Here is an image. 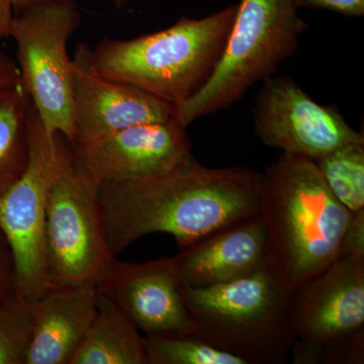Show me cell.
<instances>
[{
    "mask_svg": "<svg viewBox=\"0 0 364 364\" xmlns=\"http://www.w3.org/2000/svg\"><path fill=\"white\" fill-rule=\"evenodd\" d=\"M263 173L245 166L210 168L196 158L158 176L100 184L105 239L114 257L139 239L171 235L188 248L259 215Z\"/></svg>",
    "mask_w": 364,
    "mask_h": 364,
    "instance_id": "cell-1",
    "label": "cell"
},
{
    "mask_svg": "<svg viewBox=\"0 0 364 364\" xmlns=\"http://www.w3.org/2000/svg\"><path fill=\"white\" fill-rule=\"evenodd\" d=\"M351 213L310 158L282 153L263 173L259 217L268 272L294 294L338 258Z\"/></svg>",
    "mask_w": 364,
    "mask_h": 364,
    "instance_id": "cell-2",
    "label": "cell"
},
{
    "mask_svg": "<svg viewBox=\"0 0 364 364\" xmlns=\"http://www.w3.org/2000/svg\"><path fill=\"white\" fill-rule=\"evenodd\" d=\"M237 6L203 18L181 16L159 32L102 41L90 51L97 73L177 107L205 85L221 58Z\"/></svg>",
    "mask_w": 364,
    "mask_h": 364,
    "instance_id": "cell-3",
    "label": "cell"
},
{
    "mask_svg": "<svg viewBox=\"0 0 364 364\" xmlns=\"http://www.w3.org/2000/svg\"><path fill=\"white\" fill-rule=\"evenodd\" d=\"M196 336L246 364L287 363L296 339L294 294L268 269L208 287H181Z\"/></svg>",
    "mask_w": 364,
    "mask_h": 364,
    "instance_id": "cell-4",
    "label": "cell"
},
{
    "mask_svg": "<svg viewBox=\"0 0 364 364\" xmlns=\"http://www.w3.org/2000/svg\"><path fill=\"white\" fill-rule=\"evenodd\" d=\"M306 30L296 0H240L221 58L205 85L176 107V121L188 128L236 104L296 54Z\"/></svg>",
    "mask_w": 364,
    "mask_h": 364,
    "instance_id": "cell-5",
    "label": "cell"
},
{
    "mask_svg": "<svg viewBox=\"0 0 364 364\" xmlns=\"http://www.w3.org/2000/svg\"><path fill=\"white\" fill-rule=\"evenodd\" d=\"M56 160L46 210V249L53 287L97 284L114 259L105 239L100 182L73 144L56 133Z\"/></svg>",
    "mask_w": 364,
    "mask_h": 364,
    "instance_id": "cell-6",
    "label": "cell"
},
{
    "mask_svg": "<svg viewBox=\"0 0 364 364\" xmlns=\"http://www.w3.org/2000/svg\"><path fill=\"white\" fill-rule=\"evenodd\" d=\"M80 23L72 0H46L14 18L11 36L18 46L21 80L46 133L75 140L73 63L69 39Z\"/></svg>",
    "mask_w": 364,
    "mask_h": 364,
    "instance_id": "cell-7",
    "label": "cell"
},
{
    "mask_svg": "<svg viewBox=\"0 0 364 364\" xmlns=\"http://www.w3.org/2000/svg\"><path fill=\"white\" fill-rule=\"evenodd\" d=\"M56 153V134L46 133L31 100L28 164L23 174L0 193V231L11 250L14 289L31 301H37L52 289L46 210Z\"/></svg>",
    "mask_w": 364,
    "mask_h": 364,
    "instance_id": "cell-8",
    "label": "cell"
},
{
    "mask_svg": "<svg viewBox=\"0 0 364 364\" xmlns=\"http://www.w3.org/2000/svg\"><path fill=\"white\" fill-rule=\"evenodd\" d=\"M261 142L316 160L349 143L364 142L335 107L318 104L289 76L263 81L253 109Z\"/></svg>",
    "mask_w": 364,
    "mask_h": 364,
    "instance_id": "cell-9",
    "label": "cell"
},
{
    "mask_svg": "<svg viewBox=\"0 0 364 364\" xmlns=\"http://www.w3.org/2000/svg\"><path fill=\"white\" fill-rule=\"evenodd\" d=\"M95 287L145 336L195 332L193 317L182 301L181 277L174 257L141 263L124 262L114 257Z\"/></svg>",
    "mask_w": 364,
    "mask_h": 364,
    "instance_id": "cell-10",
    "label": "cell"
},
{
    "mask_svg": "<svg viewBox=\"0 0 364 364\" xmlns=\"http://www.w3.org/2000/svg\"><path fill=\"white\" fill-rule=\"evenodd\" d=\"M90 47L80 44L73 63L75 145H85L117 131L176 119V107L135 86L97 73Z\"/></svg>",
    "mask_w": 364,
    "mask_h": 364,
    "instance_id": "cell-11",
    "label": "cell"
},
{
    "mask_svg": "<svg viewBox=\"0 0 364 364\" xmlns=\"http://www.w3.org/2000/svg\"><path fill=\"white\" fill-rule=\"evenodd\" d=\"M73 146L100 182L158 176L195 158L186 128L176 119L136 124L95 142Z\"/></svg>",
    "mask_w": 364,
    "mask_h": 364,
    "instance_id": "cell-12",
    "label": "cell"
},
{
    "mask_svg": "<svg viewBox=\"0 0 364 364\" xmlns=\"http://www.w3.org/2000/svg\"><path fill=\"white\" fill-rule=\"evenodd\" d=\"M296 338L325 344L364 330V256H340L294 294Z\"/></svg>",
    "mask_w": 364,
    "mask_h": 364,
    "instance_id": "cell-13",
    "label": "cell"
},
{
    "mask_svg": "<svg viewBox=\"0 0 364 364\" xmlns=\"http://www.w3.org/2000/svg\"><path fill=\"white\" fill-rule=\"evenodd\" d=\"M259 215L208 235L173 256L182 286L208 287L267 269Z\"/></svg>",
    "mask_w": 364,
    "mask_h": 364,
    "instance_id": "cell-14",
    "label": "cell"
},
{
    "mask_svg": "<svg viewBox=\"0 0 364 364\" xmlns=\"http://www.w3.org/2000/svg\"><path fill=\"white\" fill-rule=\"evenodd\" d=\"M95 284L53 287L35 301V330L26 364H70L97 313Z\"/></svg>",
    "mask_w": 364,
    "mask_h": 364,
    "instance_id": "cell-15",
    "label": "cell"
},
{
    "mask_svg": "<svg viewBox=\"0 0 364 364\" xmlns=\"http://www.w3.org/2000/svg\"><path fill=\"white\" fill-rule=\"evenodd\" d=\"M70 364H148L144 337L114 301L97 291V313Z\"/></svg>",
    "mask_w": 364,
    "mask_h": 364,
    "instance_id": "cell-16",
    "label": "cell"
},
{
    "mask_svg": "<svg viewBox=\"0 0 364 364\" xmlns=\"http://www.w3.org/2000/svg\"><path fill=\"white\" fill-rule=\"evenodd\" d=\"M31 98L21 80L0 90V176L11 186L28 161Z\"/></svg>",
    "mask_w": 364,
    "mask_h": 364,
    "instance_id": "cell-17",
    "label": "cell"
},
{
    "mask_svg": "<svg viewBox=\"0 0 364 364\" xmlns=\"http://www.w3.org/2000/svg\"><path fill=\"white\" fill-rule=\"evenodd\" d=\"M313 161L333 196L351 214L364 210V142L347 144Z\"/></svg>",
    "mask_w": 364,
    "mask_h": 364,
    "instance_id": "cell-18",
    "label": "cell"
},
{
    "mask_svg": "<svg viewBox=\"0 0 364 364\" xmlns=\"http://www.w3.org/2000/svg\"><path fill=\"white\" fill-rule=\"evenodd\" d=\"M148 364H246L193 334L144 336Z\"/></svg>",
    "mask_w": 364,
    "mask_h": 364,
    "instance_id": "cell-19",
    "label": "cell"
},
{
    "mask_svg": "<svg viewBox=\"0 0 364 364\" xmlns=\"http://www.w3.org/2000/svg\"><path fill=\"white\" fill-rule=\"evenodd\" d=\"M35 321V301L16 293L0 301V364L26 363Z\"/></svg>",
    "mask_w": 364,
    "mask_h": 364,
    "instance_id": "cell-20",
    "label": "cell"
},
{
    "mask_svg": "<svg viewBox=\"0 0 364 364\" xmlns=\"http://www.w3.org/2000/svg\"><path fill=\"white\" fill-rule=\"evenodd\" d=\"M318 345V363H364V330L354 333L346 338Z\"/></svg>",
    "mask_w": 364,
    "mask_h": 364,
    "instance_id": "cell-21",
    "label": "cell"
},
{
    "mask_svg": "<svg viewBox=\"0 0 364 364\" xmlns=\"http://www.w3.org/2000/svg\"><path fill=\"white\" fill-rule=\"evenodd\" d=\"M21 81V72L14 61L4 55H0V90L16 85ZM16 293L13 268L7 263L6 255L0 245V301H4Z\"/></svg>",
    "mask_w": 364,
    "mask_h": 364,
    "instance_id": "cell-22",
    "label": "cell"
},
{
    "mask_svg": "<svg viewBox=\"0 0 364 364\" xmlns=\"http://www.w3.org/2000/svg\"><path fill=\"white\" fill-rule=\"evenodd\" d=\"M340 256H364V210L352 214L340 245Z\"/></svg>",
    "mask_w": 364,
    "mask_h": 364,
    "instance_id": "cell-23",
    "label": "cell"
},
{
    "mask_svg": "<svg viewBox=\"0 0 364 364\" xmlns=\"http://www.w3.org/2000/svg\"><path fill=\"white\" fill-rule=\"evenodd\" d=\"M299 9H325L350 18L364 16V0H296Z\"/></svg>",
    "mask_w": 364,
    "mask_h": 364,
    "instance_id": "cell-24",
    "label": "cell"
},
{
    "mask_svg": "<svg viewBox=\"0 0 364 364\" xmlns=\"http://www.w3.org/2000/svg\"><path fill=\"white\" fill-rule=\"evenodd\" d=\"M13 6L11 0H0V38L11 36L14 18Z\"/></svg>",
    "mask_w": 364,
    "mask_h": 364,
    "instance_id": "cell-25",
    "label": "cell"
},
{
    "mask_svg": "<svg viewBox=\"0 0 364 364\" xmlns=\"http://www.w3.org/2000/svg\"><path fill=\"white\" fill-rule=\"evenodd\" d=\"M43 1H46V0H11L14 6L21 9H28V7L35 6V4Z\"/></svg>",
    "mask_w": 364,
    "mask_h": 364,
    "instance_id": "cell-26",
    "label": "cell"
},
{
    "mask_svg": "<svg viewBox=\"0 0 364 364\" xmlns=\"http://www.w3.org/2000/svg\"><path fill=\"white\" fill-rule=\"evenodd\" d=\"M129 1H130V0H114V4H116L117 7L126 6Z\"/></svg>",
    "mask_w": 364,
    "mask_h": 364,
    "instance_id": "cell-27",
    "label": "cell"
},
{
    "mask_svg": "<svg viewBox=\"0 0 364 364\" xmlns=\"http://www.w3.org/2000/svg\"></svg>",
    "mask_w": 364,
    "mask_h": 364,
    "instance_id": "cell-28",
    "label": "cell"
}]
</instances>
